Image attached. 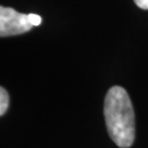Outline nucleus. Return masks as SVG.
I'll return each instance as SVG.
<instances>
[{
	"instance_id": "1",
	"label": "nucleus",
	"mask_w": 148,
	"mask_h": 148,
	"mask_svg": "<svg viewBox=\"0 0 148 148\" xmlns=\"http://www.w3.org/2000/svg\"><path fill=\"white\" fill-rule=\"evenodd\" d=\"M103 112L112 140L121 148L131 147L135 139V114L126 90L112 87L106 95Z\"/></svg>"
},
{
	"instance_id": "2",
	"label": "nucleus",
	"mask_w": 148,
	"mask_h": 148,
	"mask_svg": "<svg viewBox=\"0 0 148 148\" xmlns=\"http://www.w3.org/2000/svg\"><path fill=\"white\" fill-rule=\"evenodd\" d=\"M29 16L19 13L12 8L0 7V35L1 37L19 35L31 30Z\"/></svg>"
},
{
	"instance_id": "3",
	"label": "nucleus",
	"mask_w": 148,
	"mask_h": 148,
	"mask_svg": "<svg viewBox=\"0 0 148 148\" xmlns=\"http://www.w3.org/2000/svg\"><path fill=\"white\" fill-rule=\"evenodd\" d=\"M9 95L5 90V88H0V115H3L9 106Z\"/></svg>"
},
{
	"instance_id": "4",
	"label": "nucleus",
	"mask_w": 148,
	"mask_h": 148,
	"mask_svg": "<svg viewBox=\"0 0 148 148\" xmlns=\"http://www.w3.org/2000/svg\"><path fill=\"white\" fill-rule=\"evenodd\" d=\"M27 16H29V21H30V23L33 27L40 25L42 23V18L40 16H37V14H35V13H30Z\"/></svg>"
},
{
	"instance_id": "5",
	"label": "nucleus",
	"mask_w": 148,
	"mask_h": 148,
	"mask_svg": "<svg viewBox=\"0 0 148 148\" xmlns=\"http://www.w3.org/2000/svg\"><path fill=\"white\" fill-rule=\"evenodd\" d=\"M137 7L144 10H148V0H134Z\"/></svg>"
}]
</instances>
